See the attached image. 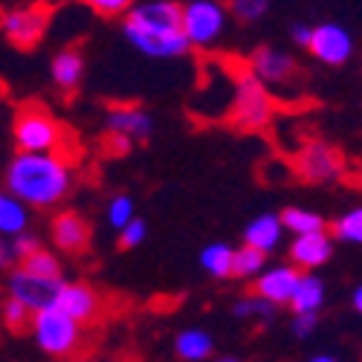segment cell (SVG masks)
<instances>
[{"label": "cell", "mask_w": 362, "mask_h": 362, "mask_svg": "<svg viewBox=\"0 0 362 362\" xmlns=\"http://www.w3.org/2000/svg\"><path fill=\"white\" fill-rule=\"evenodd\" d=\"M73 189V168L58 151H18L6 168V192L33 209H52Z\"/></svg>", "instance_id": "1"}, {"label": "cell", "mask_w": 362, "mask_h": 362, "mask_svg": "<svg viewBox=\"0 0 362 362\" xmlns=\"http://www.w3.org/2000/svg\"><path fill=\"white\" fill-rule=\"evenodd\" d=\"M122 33L148 58H180L192 49L183 29V6L174 0H148L136 4L122 18Z\"/></svg>", "instance_id": "2"}, {"label": "cell", "mask_w": 362, "mask_h": 362, "mask_svg": "<svg viewBox=\"0 0 362 362\" xmlns=\"http://www.w3.org/2000/svg\"><path fill=\"white\" fill-rule=\"evenodd\" d=\"M81 322H76L70 313H64L62 308H44L35 313L33 319V337L38 342V348L47 356L55 359H70V356H81L84 354V334H81Z\"/></svg>", "instance_id": "3"}, {"label": "cell", "mask_w": 362, "mask_h": 362, "mask_svg": "<svg viewBox=\"0 0 362 362\" xmlns=\"http://www.w3.org/2000/svg\"><path fill=\"white\" fill-rule=\"evenodd\" d=\"M273 113H276V102L267 93V84L250 67L240 70L238 81H235V99H232L229 122L238 131H261L269 125Z\"/></svg>", "instance_id": "4"}, {"label": "cell", "mask_w": 362, "mask_h": 362, "mask_svg": "<svg viewBox=\"0 0 362 362\" xmlns=\"http://www.w3.org/2000/svg\"><path fill=\"white\" fill-rule=\"evenodd\" d=\"M12 136L18 151H62L67 142V131L44 105H21L15 113Z\"/></svg>", "instance_id": "5"}, {"label": "cell", "mask_w": 362, "mask_h": 362, "mask_svg": "<svg viewBox=\"0 0 362 362\" xmlns=\"http://www.w3.org/2000/svg\"><path fill=\"white\" fill-rule=\"evenodd\" d=\"M229 15L232 12L226 6H221L218 0H192V4H186L183 6V29H186L192 47L209 49L212 44H218L226 29Z\"/></svg>", "instance_id": "6"}, {"label": "cell", "mask_w": 362, "mask_h": 362, "mask_svg": "<svg viewBox=\"0 0 362 362\" xmlns=\"http://www.w3.org/2000/svg\"><path fill=\"white\" fill-rule=\"evenodd\" d=\"M52 9L47 4H29L4 12V35L15 49H33L47 35Z\"/></svg>", "instance_id": "7"}, {"label": "cell", "mask_w": 362, "mask_h": 362, "mask_svg": "<svg viewBox=\"0 0 362 362\" xmlns=\"http://www.w3.org/2000/svg\"><path fill=\"white\" fill-rule=\"evenodd\" d=\"M62 287H64V279H44V276L29 273L26 267L9 269V279H6V293L26 301L35 313L44 308H52Z\"/></svg>", "instance_id": "8"}, {"label": "cell", "mask_w": 362, "mask_h": 362, "mask_svg": "<svg viewBox=\"0 0 362 362\" xmlns=\"http://www.w3.org/2000/svg\"><path fill=\"white\" fill-rule=\"evenodd\" d=\"M342 168H345V160L339 151L319 139L308 142L296 157V174L301 180H308V183H330V180H337L342 174Z\"/></svg>", "instance_id": "9"}, {"label": "cell", "mask_w": 362, "mask_h": 362, "mask_svg": "<svg viewBox=\"0 0 362 362\" xmlns=\"http://www.w3.org/2000/svg\"><path fill=\"white\" fill-rule=\"evenodd\" d=\"M322 64L327 67H339L345 64L351 52H354V38L345 26L339 23H319L313 26V38H310V47H308Z\"/></svg>", "instance_id": "10"}, {"label": "cell", "mask_w": 362, "mask_h": 362, "mask_svg": "<svg viewBox=\"0 0 362 362\" xmlns=\"http://www.w3.org/2000/svg\"><path fill=\"white\" fill-rule=\"evenodd\" d=\"M55 308H62L81 325H93L105 310V301L90 284H64L55 298Z\"/></svg>", "instance_id": "11"}, {"label": "cell", "mask_w": 362, "mask_h": 362, "mask_svg": "<svg viewBox=\"0 0 362 362\" xmlns=\"http://www.w3.org/2000/svg\"><path fill=\"white\" fill-rule=\"evenodd\" d=\"M250 70L264 81V84H287L296 78L298 64L296 58L284 49H273V47H258L250 55Z\"/></svg>", "instance_id": "12"}, {"label": "cell", "mask_w": 362, "mask_h": 362, "mask_svg": "<svg viewBox=\"0 0 362 362\" xmlns=\"http://www.w3.org/2000/svg\"><path fill=\"white\" fill-rule=\"evenodd\" d=\"M105 128L107 134H122L131 142H148V136L154 134V122L139 105H113L105 116Z\"/></svg>", "instance_id": "13"}, {"label": "cell", "mask_w": 362, "mask_h": 362, "mask_svg": "<svg viewBox=\"0 0 362 362\" xmlns=\"http://www.w3.org/2000/svg\"><path fill=\"white\" fill-rule=\"evenodd\" d=\"M301 276L305 273H301V267H296V264H281V267H273V269H264V273L255 279V293H261L269 301H276L279 308L290 305Z\"/></svg>", "instance_id": "14"}, {"label": "cell", "mask_w": 362, "mask_h": 362, "mask_svg": "<svg viewBox=\"0 0 362 362\" xmlns=\"http://www.w3.org/2000/svg\"><path fill=\"white\" fill-rule=\"evenodd\" d=\"M90 238H93V229L78 212H58L52 218V240L62 252L70 255L84 252L90 247Z\"/></svg>", "instance_id": "15"}, {"label": "cell", "mask_w": 362, "mask_h": 362, "mask_svg": "<svg viewBox=\"0 0 362 362\" xmlns=\"http://www.w3.org/2000/svg\"><path fill=\"white\" fill-rule=\"evenodd\" d=\"M330 255H334V238L327 235V229L296 235L290 244V261L301 269H316V267L327 264Z\"/></svg>", "instance_id": "16"}, {"label": "cell", "mask_w": 362, "mask_h": 362, "mask_svg": "<svg viewBox=\"0 0 362 362\" xmlns=\"http://www.w3.org/2000/svg\"><path fill=\"white\" fill-rule=\"evenodd\" d=\"M49 76H52V84L62 90V93H73V90L81 84L84 78V55L81 49L70 47V49H62L52 64H49Z\"/></svg>", "instance_id": "17"}, {"label": "cell", "mask_w": 362, "mask_h": 362, "mask_svg": "<svg viewBox=\"0 0 362 362\" xmlns=\"http://www.w3.org/2000/svg\"><path fill=\"white\" fill-rule=\"evenodd\" d=\"M287 232L281 215H258L244 229V244H252L264 252H273L281 244V235Z\"/></svg>", "instance_id": "18"}, {"label": "cell", "mask_w": 362, "mask_h": 362, "mask_svg": "<svg viewBox=\"0 0 362 362\" xmlns=\"http://www.w3.org/2000/svg\"><path fill=\"white\" fill-rule=\"evenodd\" d=\"M29 209H33V206L23 203L18 194L6 192L4 197H0V232L9 235V238L26 232V226H29Z\"/></svg>", "instance_id": "19"}, {"label": "cell", "mask_w": 362, "mask_h": 362, "mask_svg": "<svg viewBox=\"0 0 362 362\" xmlns=\"http://www.w3.org/2000/svg\"><path fill=\"white\" fill-rule=\"evenodd\" d=\"M325 305V281L313 273H305L296 287V296L290 301L293 313H319Z\"/></svg>", "instance_id": "20"}, {"label": "cell", "mask_w": 362, "mask_h": 362, "mask_svg": "<svg viewBox=\"0 0 362 362\" xmlns=\"http://www.w3.org/2000/svg\"><path fill=\"white\" fill-rule=\"evenodd\" d=\"M212 351H215V339L209 337L206 330H197V327L183 330V334L174 339V354L180 359H189V362H200L206 356H212Z\"/></svg>", "instance_id": "21"}, {"label": "cell", "mask_w": 362, "mask_h": 362, "mask_svg": "<svg viewBox=\"0 0 362 362\" xmlns=\"http://www.w3.org/2000/svg\"><path fill=\"white\" fill-rule=\"evenodd\" d=\"M264 264H267V252L252 244H244L240 250H235L232 279H258L264 273Z\"/></svg>", "instance_id": "22"}, {"label": "cell", "mask_w": 362, "mask_h": 362, "mask_svg": "<svg viewBox=\"0 0 362 362\" xmlns=\"http://www.w3.org/2000/svg\"><path fill=\"white\" fill-rule=\"evenodd\" d=\"M232 258H235L232 247H226V244H209L200 252V267L206 269L209 276H215V279H232Z\"/></svg>", "instance_id": "23"}, {"label": "cell", "mask_w": 362, "mask_h": 362, "mask_svg": "<svg viewBox=\"0 0 362 362\" xmlns=\"http://www.w3.org/2000/svg\"><path fill=\"white\" fill-rule=\"evenodd\" d=\"M281 221H284L287 232H293V235H308V232L327 229V223H325L322 215L310 212V209H298V206H287L284 212H281Z\"/></svg>", "instance_id": "24"}, {"label": "cell", "mask_w": 362, "mask_h": 362, "mask_svg": "<svg viewBox=\"0 0 362 362\" xmlns=\"http://www.w3.org/2000/svg\"><path fill=\"white\" fill-rule=\"evenodd\" d=\"M276 310H279L276 301L264 298L261 293H255V296H247V298L235 301V308H232L235 319H261V322H269V319L276 316Z\"/></svg>", "instance_id": "25"}, {"label": "cell", "mask_w": 362, "mask_h": 362, "mask_svg": "<svg viewBox=\"0 0 362 362\" xmlns=\"http://www.w3.org/2000/svg\"><path fill=\"white\" fill-rule=\"evenodd\" d=\"M33 319H35V310L26 305V301L15 298L6 293V301H4V325L9 330H33Z\"/></svg>", "instance_id": "26"}, {"label": "cell", "mask_w": 362, "mask_h": 362, "mask_svg": "<svg viewBox=\"0 0 362 362\" xmlns=\"http://www.w3.org/2000/svg\"><path fill=\"white\" fill-rule=\"evenodd\" d=\"M330 232H334V238L345 240V244H362V206H354L351 212L337 218Z\"/></svg>", "instance_id": "27"}, {"label": "cell", "mask_w": 362, "mask_h": 362, "mask_svg": "<svg viewBox=\"0 0 362 362\" xmlns=\"http://www.w3.org/2000/svg\"><path fill=\"white\" fill-rule=\"evenodd\" d=\"M21 267H26L29 273L44 276V279H62V276H64L62 261H58L52 252H47V250H35L33 255H26V258L21 261Z\"/></svg>", "instance_id": "28"}, {"label": "cell", "mask_w": 362, "mask_h": 362, "mask_svg": "<svg viewBox=\"0 0 362 362\" xmlns=\"http://www.w3.org/2000/svg\"><path fill=\"white\" fill-rule=\"evenodd\" d=\"M269 0H229V12L240 23H255L267 15Z\"/></svg>", "instance_id": "29"}, {"label": "cell", "mask_w": 362, "mask_h": 362, "mask_svg": "<svg viewBox=\"0 0 362 362\" xmlns=\"http://www.w3.org/2000/svg\"><path fill=\"white\" fill-rule=\"evenodd\" d=\"M134 218H136V215H134V200H131L128 194H116V197L107 203V223H110L113 229L128 226Z\"/></svg>", "instance_id": "30"}, {"label": "cell", "mask_w": 362, "mask_h": 362, "mask_svg": "<svg viewBox=\"0 0 362 362\" xmlns=\"http://www.w3.org/2000/svg\"><path fill=\"white\" fill-rule=\"evenodd\" d=\"M84 4L102 18H125L136 6V0H84Z\"/></svg>", "instance_id": "31"}, {"label": "cell", "mask_w": 362, "mask_h": 362, "mask_svg": "<svg viewBox=\"0 0 362 362\" xmlns=\"http://www.w3.org/2000/svg\"><path fill=\"white\" fill-rule=\"evenodd\" d=\"M145 235H148V226H145V221L134 218L128 226H122V229H119V247H122V250H134V247H139L142 240H145Z\"/></svg>", "instance_id": "32"}, {"label": "cell", "mask_w": 362, "mask_h": 362, "mask_svg": "<svg viewBox=\"0 0 362 362\" xmlns=\"http://www.w3.org/2000/svg\"><path fill=\"white\" fill-rule=\"evenodd\" d=\"M316 325H319V313H293V337L310 339Z\"/></svg>", "instance_id": "33"}, {"label": "cell", "mask_w": 362, "mask_h": 362, "mask_svg": "<svg viewBox=\"0 0 362 362\" xmlns=\"http://www.w3.org/2000/svg\"><path fill=\"white\" fill-rule=\"evenodd\" d=\"M12 247H15V252H18V258H21V261H23L26 255H33L35 250H41L38 238H35V235H29V232H21V235H15Z\"/></svg>", "instance_id": "34"}, {"label": "cell", "mask_w": 362, "mask_h": 362, "mask_svg": "<svg viewBox=\"0 0 362 362\" xmlns=\"http://www.w3.org/2000/svg\"><path fill=\"white\" fill-rule=\"evenodd\" d=\"M293 41L298 47H310V38H313V26H293Z\"/></svg>", "instance_id": "35"}, {"label": "cell", "mask_w": 362, "mask_h": 362, "mask_svg": "<svg viewBox=\"0 0 362 362\" xmlns=\"http://www.w3.org/2000/svg\"><path fill=\"white\" fill-rule=\"evenodd\" d=\"M15 258H18V252H15L12 244H4V247H0V264H4V269H9Z\"/></svg>", "instance_id": "36"}, {"label": "cell", "mask_w": 362, "mask_h": 362, "mask_svg": "<svg viewBox=\"0 0 362 362\" xmlns=\"http://www.w3.org/2000/svg\"><path fill=\"white\" fill-rule=\"evenodd\" d=\"M351 301H354V308H356V313H362V284H359V287L354 290V298H351Z\"/></svg>", "instance_id": "37"}, {"label": "cell", "mask_w": 362, "mask_h": 362, "mask_svg": "<svg viewBox=\"0 0 362 362\" xmlns=\"http://www.w3.org/2000/svg\"><path fill=\"white\" fill-rule=\"evenodd\" d=\"M313 362H337V356L334 354H316Z\"/></svg>", "instance_id": "38"}]
</instances>
